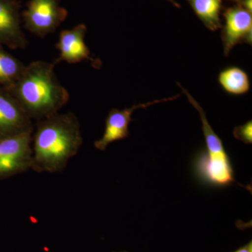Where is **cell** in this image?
I'll return each mask as SVG.
<instances>
[{
	"label": "cell",
	"mask_w": 252,
	"mask_h": 252,
	"mask_svg": "<svg viewBox=\"0 0 252 252\" xmlns=\"http://www.w3.org/2000/svg\"><path fill=\"white\" fill-rule=\"evenodd\" d=\"M194 13L210 31L222 28L220 14L222 0H187Z\"/></svg>",
	"instance_id": "obj_11"
},
{
	"label": "cell",
	"mask_w": 252,
	"mask_h": 252,
	"mask_svg": "<svg viewBox=\"0 0 252 252\" xmlns=\"http://www.w3.org/2000/svg\"><path fill=\"white\" fill-rule=\"evenodd\" d=\"M33 128L0 138V180L32 169Z\"/></svg>",
	"instance_id": "obj_4"
},
{
	"label": "cell",
	"mask_w": 252,
	"mask_h": 252,
	"mask_svg": "<svg viewBox=\"0 0 252 252\" xmlns=\"http://www.w3.org/2000/svg\"></svg>",
	"instance_id": "obj_19"
},
{
	"label": "cell",
	"mask_w": 252,
	"mask_h": 252,
	"mask_svg": "<svg viewBox=\"0 0 252 252\" xmlns=\"http://www.w3.org/2000/svg\"><path fill=\"white\" fill-rule=\"evenodd\" d=\"M20 0H0V45L24 49L27 39L21 27Z\"/></svg>",
	"instance_id": "obj_9"
},
{
	"label": "cell",
	"mask_w": 252,
	"mask_h": 252,
	"mask_svg": "<svg viewBox=\"0 0 252 252\" xmlns=\"http://www.w3.org/2000/svg\"><path fill=\"white\" fill-rule=\"evenodd\" d=\"M182 92L192 106L198 111L201 120L207 149L199 154L195 161V170L200 178L210 185L226 187L235 182L234 172L223 142L209 124L206 114L200 104L179 83Z\"/></svg>",
	"instance_id": "obj_3"
},
{
	"label": "cell",
	"mask_w": 252,
	"mask_h": 252,
	"mask_svg": "<svg viewBox=\"0 0 252 252\" xmlns=\"http://www.w3.org/2000/svg\"><path fill=\"white\" fill-rule=\"evenodd\" d=\"M83 143L80 124L73 113L37 121L32 135V165L36 172H62Z\"/></svg>",
	"instance_id": "obj_1"
},
{
	"label": "cell",
	"mask_w": 252,
	"mask_h": 252,
	"mask_svg": "<svg viewBox=\"0 0 252 252\" xmlns=\"http://www.w3.org/2000/svg\"><path fill=\"white\" fill-rule=\"evenodd\" d=\"M239 5L244 8L245 10L248 11V12L252 13V0H242Z\"/></svg>",
	"instance_id": "obj_15"
},
{
	"label": "cell",
	"mask_w": 252,
	"mask_h": 252,
	"mask_svg": "<svg viewBox=\"0 0 252 252\" xmlns=\"http://www.w3.org/2000/svg\"><path fill=\"white\" fill-rule=\"evenodd\" d=\"M33 128L32 119L6 88H0V138Z\"/></svg>",
	"instance_id": "obj_10"
},
{
	"label": "cell",
	"mask_w": 252,
	"mask_h": 252,
	"mask_svg": "<svg viewBox=\"0 0 252 252\" xmlns=\"http://www.w3.org/2000/svg\"><path fill=\"white\" fill-rule=\"evenodd\" d=\"M180 95L168 97L162 99H156L147 103L135 104L130 108H126L123 110L112 109L109 112L105 122V130L102 138L96 140L94 146L98 150L104 152L109 144L117 141L124 140L130 135L128 130L129 125L132 122V115L135 110L139 109H145L149 106L175 100Z\"/></svg>",
	"instance_id": "obj_6"
},
{
	"label": "cell",
	"mask_w": 252,
	"mask_h": 252,
	"mask_svg": "<svg viewBox=\"0 0 252 252\" xmlns=\"http://www.w3.org/2000/svg\"><path fill=\"white\" fill-rule=\"evenodd\" d=\"M86 32L87 27L84 24H79L72 29L61 31L59 41L56 44L60 56L59 59L54 61L55 64H57L60 62L76 64L89 61L94 67H100V61L91 57L90 50L84 41Z\"/></svg>",
	"instance_id": "obj_8"
},
{
	"label": "cell",
	"mask_w": 252,
	"mask_h": 252,
	"mask_svg": "<svg viewBox=\"0 0 252 252\" xmlns=\"http://www.w3.org/2000/svg\"><path fill=\"white\" fill-rule=\"evenodd\" d=\"M219 83L223 90L234 95L247 94L250 89L248 74L238 67H227L219 74Z\"/></svg>",
	"instance_id": "obj_12"
},
{
	"label": "cell",
	"mask_w": 252,
	"mask_h": 252,
	"mask_svg": "<svg viewBox=\"0 0 252 252\" xmlns=\"http://www.w3.org/2000/svg\"><path fill=\"white\" fill-rule=\"evenodd\" d=\"M55 66L54 63L46 61L31 63L17 80L6 88L32 120L58 114L69 101V93L56 77Z\"/></svg>",
	"instance_id": "obj_2"
},
{
	"label": "cell",
	"mask_w": 252,
	"mask_h": 252,
	"mask_svg": "<svg viewBox=\"0 0 252 252\" xmlns=\"http://www.w3.org/2000/svg\"><path fill=\"white\" fill-rule=\"evenodd\" d=\"M233 252H252V242H249L248 244Z\"/></svg>",
	"instance_id": "obj_16"
},
{
	"label": "cell",
	"mask_w": 252,
	"mask_h": 252,
	"mask_svg": "<svg viewBox=\"0 0 252 252\" xmlns=\"http://www.w3.org/2000/svg\"><path fill=\"white\" fill-rule=\"evenodd\" d=\"M165 1H168V2H170V4H172L173 5V6H175V7L181 8L180 4H179L177 1H176L175 0H165Z\"/></svg>",
	"instance_id": "obj_17"
},
{
	"label": "cell",
	"mask_w": 252,
	"mask_h": 252,
	"mask_svg": "<svg viewBox=\"0 0 252 252\" xmlns=\"http://www.w3.org/2000/svg\"><path fill=\"white\" fill-rule=\"evenodd\" d=\"M233 135L237 140L247 144L252 142V122H247L243 125L238 126L233 130Z\"/></svg>",
	"instance_id": "obj_14"
},
{
	"label": "cell",
	"mask_w": 252,
	"mask_h": 252,
	"mask_svg": "<svg viewBox=\"0 0 252 252\" xmlns=\"http://www.w3.org/2000/svg\"><path fill=\"white\" fill-rule=\"evenodd\" d=\"M26 65L0 45V85L8 88L21 75Z\"/></svg>",
	"instance_id": "obj_13"
},
{
	"label": "cell",
	"mask_w": 252,
	"mask_h": 252,
	"mask_svg": "<svg viewBox=\"0 0 252 252\" xmlns=\"http://www.w3.org/2000/svg\"><path fill=\"white\" fill-rule=\"evenodd\" d=\"M233 1H237V2L240 3V1H242V0H233Z\"/></svg>",
	"instance_id": "obj_18"
},
{
	"label": "cell",
	"mask_w": 252,
	"mask_h": 252,
	"mask_svg": "<svg viewBox=\"0 0 252 252\" xmlns=\"http://www.w3.org/2000/svg\"><path fill=\"white\" fill-rule=\"evenodd\" d=\"M224 26L221 41L225 56L229 55L237 44L245 42L252 44V16L240 5L228 8L223 13Z\"/></svg>",
	"instance_id": "obj_7"
},
{
	"label": "cell",
	"mask_w": 252,
	"mask_h": 252,
	"mask_svg": "<svg viewBox=\"0 0 252 252\" xmlns=\"http://www.w3.org/2000/svg\"><path fill=\"white\" fill-rule=\"evenodd\" d=\"M68 12L61 0H29L21 14L23 27L40 37L54 33L65 21Z\"/></svg>",
	"instance_id": "obj_5"
}]
</instances>
